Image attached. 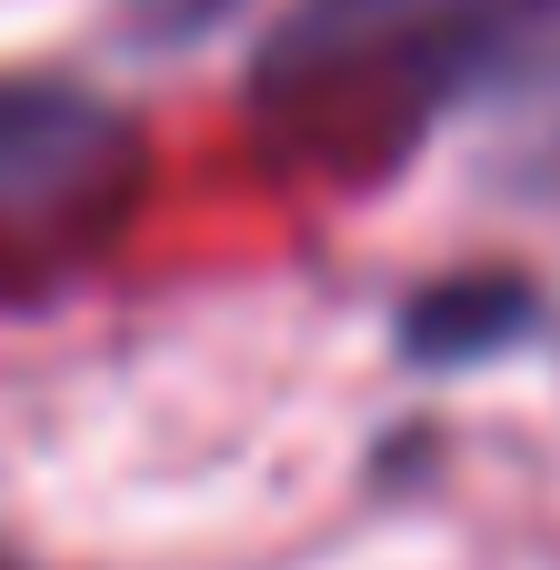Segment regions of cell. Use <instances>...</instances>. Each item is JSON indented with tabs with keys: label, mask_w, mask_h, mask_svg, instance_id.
<instances>
[{
	"label": "cell",
	"mask_w": 560,
	"mask_h": 570,
	"mask_svg": "<svg viewBox=\"0 0 560 570\" xmlns=\"http://www.w3.org/2000/svg\"><path fill=\"white\" fill-rule=\"evenodd\" d=\"M200 10H220V0H160V20H170V30H190Z\"/></svg>",
	"instance_id": "277c9868"
},
{
	"label": "cell",
	"mask_w": 560,
	"mask_h": 570,
	"mask_svg": "<svg viewBox=\"0 0 560 570\" xmlns=\"http://www.w3.org/2000/svg\"><path fill=\"white\" fill-rule=\"evenodd\" d=\"M541 331V281L531 271H451V281H421L401 301V351L421 371H471V361H501Z\"/></svg>",
	"instance_id": "3957f363"
},
{
	"label": "cell",
	"mask_w": 560,
	"mask_h": 570,
	"mask_svg": "<svg viewBox=\"0 0 560 570\" xmlns=\"http://www.w3.org/2000/svg\"><path fill=\"white\" fill-rule=\"evenodd\" d=\"M531 0H301L250 60V120L311 170H361L471 100Z\"/></svg>",
	"instance_id": "6da1fadb"
},
{
	"label": "cell",
	"mask_w": 560,
	"mask_h": 570,
	"mask_svg": "<svg viewBox=\"0 0 560 570\" xmlns=\"http://www.w3.org/2000/svg\"><path fill=\"white\" fill-rule=\"evenodd\" d=\"M0 570H30V561H20V551H10V541H0Z\"/></svg>",
	"instance_id": "5b68a950"
},
{
	"label": "cell",
	"mask_w": 560,
	"mask_h": 570,
	"mask_svg": "<svg viewBox=\"0 0 560 570\" xmlns=\"http://www.w3.org/2000/svg\"><path fill=\"white\" fill-rule=\"evenodd\" d=\"M150 190L140 120L70 70H0V301L60 291Z\"/></svg>",
	"instance_id": "7a4b0ae2"
}]
</instances>
